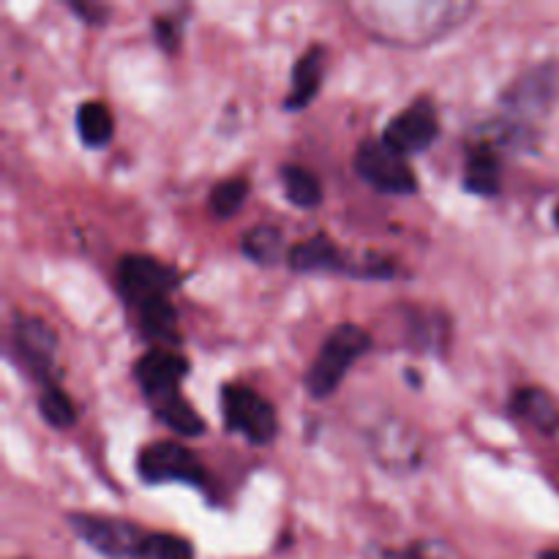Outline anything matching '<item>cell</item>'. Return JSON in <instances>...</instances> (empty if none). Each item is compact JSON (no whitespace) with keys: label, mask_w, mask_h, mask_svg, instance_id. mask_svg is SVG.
Returning a JSON list of instances; mask_svg holds the SVG:
<instances>
[{"label":"cell","mask_w":559,"mask_h":559,"mask_svg":"<svg viewBox=\"0 0 559 559\" xmlns=\"http://www.w3.org/2000/svg\"><path fill=\"white\" fill-rule=\"evenodd\" d=\"M371 333L358 322H338L322 342L320 353L304 374V388L314 402H325L342 388L349 369L371 353Z\"/></svg>","instance_id":"6da1fadb"},{"label":"cell","mask_w":559,"mask_h":559,"mask_svg":"<svg viewBox=\"0 0 559 559\" xmlns=\"http://www.w3.org/2000/svg\"><path fill=\"white\" fill-rule=\"evenodd\" d=\"M58 342V331L47 320L16 311L11 325V353L33 380L41 382V388L58 385L60 374L55 371Z\"/></svg>","instance_id":"ba28073f"},{"label":"cell","mask_w":559,"mask_h":559,"mask_svg":"<svg viewBox=\"0 0 559 559\" xmlns=\"http://www.w3.org/2000/svg\"><path fill=\"white\" fill-rule=\"evenodd\" d=\"M71 11H74L76 16H80L85 25H104V22L109 20V14H112V9H109L107 3H98V0H69Z\"/></svg>","instance_id":"d4e9b609"},{"label":"cell","mask_w":559,"mask_h":559,"mask_svg":"<svg viewBox=\"0 0 559 559\" xmlns=\"http://www.w3.org/2000/svg\"><path fill=\"white\" fill-rule=\"evenodd\" d=\"M559 96V66L538 63L522 71L500 93V115L535 136V126L551 112Z\"/></svg>","instance_id":"7a4b0ae2"},{"label":"cell","mask_w":559,"mask_h":559,"mask_svg":"<svg viewBox=\"0 0 559 559\" xmlns=\"http://www.w3.org/2000/svg\"><path fill=\"white\" fill-rule=\"evenodd\" d=\"M322 80H325V47L311 44L298 55L289 74V93L282 98L284 112H304L320 96Z\"/></svg>","instance_id":"7c38bea8"},{"label":"cell","mask_w":559,"mask_h":559,"mask_svg":"<svg viewBox=\"0 0 559 559\" xmlns=\"http://www.w3.org/2000/svg\"><path fill=\"white\" fill-rule=\"evenodd\" d=\"M462 183L469 194L475 197H497L502 189V164L500 153L491 142L475 136L473 145L467 147L464 156V175Z\"/></svg>","instance_id":"5bb4252c"},{"label":"cell","mask_w":559,"mask_h":559,"mask_svg":"<svg viewBox=\"0 0 559 559\" xmlns=\"http://www.w3.org/2000/svg\"><path fill=\"white\" fill-rule=\"evenodd\" d=\"M437 136H440V115L429 96L415 98L402 112L393 115L382 129V140L407 158L429 151Z\"/></svg>","instance_id":"30bf717a"},{"label":"cell","mask_w":559,"mask_h":559,"mask_svg":"<svg viewBox=\"0 0 559 559\" xmlns=\"http://www.w3.org/2000/svg\"><path fill=\"white\" fill-rule=\"evenodd\" d=\"M74 123H76V134H80L82 145L85 147L98 151V147H104L112 142L115 115H112V109H109L104 102H98V98L82 102L80 107H76Z\"/></svg>","instance_id":"ac0fdd59"},{"label":"cell","mask_w":559,"mask_h":559,"mask_svg":"<svg viewBox=\"0 0 559 559\" xmlns=\"http://www.w3.org/2000/svg\"><path fill=\"white\" fill-rule=\"evenodd\" d=\"M218 404L227 431L243 437L249 445L265 448L278 437V413L262 393L243 382H224L218 388Z\"/></svg>","instance_id":"3957f363"},{"label":"cell","mask_w":559,"mask_h":559,"mask_svg":"<svg viewBox=\"0 0 559 559\" xmlns=\"http://www.w3.org/2000/svg\"><path fill=\"white\" fill-rule=\"evenodd\" d=\"M131 311H134L136 333H140L151 347L178 349L180 344H183V336H180L178 328V311H175L169 298L151 300V304H142Z\"/></svg>","instance_id":"9a60e30c"},{"label":"cell","mask_w":559,"mask_h":559,"mask_svg":"<svg viewBox=\"0 0 559 559\" xmlns=\"http://www.w3.org/2000/svg\"><path fill=\"white\" fill-rule=\"evenodd\" d=\"M153 415H156L158 424L167 426L169 431L180 437H202L205 435L207 424L194 407H191L189 399L183 393H173V396L162 399V402L151 404Z\"/></svg>","instance_id":"d6986e66"},{"label":"cell","mask_w":559,"mask_h":559,"mask_svg":"<svg viewBox=\"0 0 559 559\" xmlns=\"http://www.w3.org/2000/svg\"><path fill=\"white\" fill-rule=\"evenodd\" d=\"M508 409H511V415H516L519 420L533 426L538 435L555 437L559 431V404L546 388H538V385L519 388V391L511 396Z\"/></svg>","instance_id":"2e32d148"},{"label":"cell","mask_w":559,"mask_h":559,"mask_svg":"<svg viewBox=\"0 0 559 559\" xmlns=\"http://www.w3.org/2000/svg\"><path fill=\"white\" fill-rule=\"evenodd\" d=\"M183 31H186V20L180 14H175V11H169V14H156L151 20V33L153 38H156L158 47L164 49V52H178L180 49V41H183Z\"/></svg>","instance_id":"cb8c5ba5"},{"label":"cell","mask_w":559,"mask_h":559,"mask_svg":"<svg viewBox=\"0 0 559 559\" xmlns=\"http://www.w3.org/2000/svg\"><path fill=\"white\" fill-rule=\"evenodd\" d=\"M183 282V273L151 254H123L115 267V287L129 309L169 298Z\"/></svg>","instance_id":"5b68a950"},{"label":"cell","mask_w":559,"mask_h":559,"mask_svg":"<svg viewBox=\"0 0 559 559\" xmlns=\"http://www.w3.org/2000/svg\"><path fill=\"white\" fill-rule=\"evenodd\" d=\"M36 404H38V415H41L44 424L52 426V429H58V431L71 429V426L76 424V418H80V413H76V404L71 402V396L60 385L41 388Z\"/></svg>","instance_id":"7402d4cb"},{"label":"cell","mask_w":559,"mask_h":559,"mask_svg":"<svg viewBox=\"0 0 559 559\" xmlns=\"http://www.w3.org/2000/svg\"><path fill=\"white\" fill-rule=\"evenodd\" d=\"M278 175H282L287 200L295 207L311 211V207H320L325 202V189H322L320 178L309 167H304V164H284Z\"/></svg>","instance_id":"ffe728a7"},{"label":"cell","mask_w":559,"mask_h":559,"mask_svg":"<svg viewBox=\"0 0 559 559\" xmlns=\"http://www.w3.org/2000/svg\"><path fill=\"white\" fill-rule=\"evenodd\" d=\"M136 475L147 486L183 484L197 489V486L207 484V473L202 467L200 456L178 440H156L140 448V453H136Z\"/></svg>","instance_id":"8992f818"},{"label":"cell","mask_w":559,"mask_h":559,"mask_svg":"<svg viewBox=\"0 0 559 559\" xmlns=\"http://www.w3.org/2000/svg\"><path fill=\"white\" fill-rule=\"evenodd\" d=\"M538 559H559V549H549V551H540Z\"/></svg>","instance_id":"4316f807"},{"label":"cell","mask_w":559,"mask_h":559,"mask_svg":"<svg viewBox=\"0 0 559 559\" xmlns=\"http://www.w3.org/2000/svg\"><path fill=\"white\" fill-rule=\"evenodd\" d=\"M385 559H440V549L435 544H413L404 551H388Z\"/></svg>","instance_id":"484cf974"},{"label":"cell","mask_w":559,"mask_h":559,"mask_svg":"<svg viewBox=\"0 0 559 559\" xmlns=\"http://www.w3.org/2000/svg\"><path fill=\"white\" fill-rule=\"evenodd\" d=\"M353 167L358 178L380 194L407 197L418 191V178H415V169L409 167L407 156L393 151L382 136L380 140L369 136V140L360 142Z\"/></svg>","instance_id":"52a82bcc"},{"label":"cell","mask_w":559,"mask_h":559,"mask_svg":"<svg viewBox=\"0 0 559 559\" xmlns=\"http://www.w3.org/2000/svg\"><path fill=\"white\" fill-rule=\"evenodd\" d=\"M189 374L191 364L180 349L151 347L131 366V377L140 385L147 404L162 402V399L173 396V393H180V385H183V380Z\"/></svg>","instance_id":"8fae6325"},{"label":"cell","mask_w":559,"mask_h":559,"mask_svg":"<svg viewBox=\"0 0 559 559\" xmlns=\"http://www.w3.org/2000/svg\"><path fill=\"white\" fill-rule=\"evenodd\" d=\"M136 559H194V546L173 533H147Z\"/></svg>","instance_id":"603a6c76"},{"label":"cell","mask_w":559,"mask_h":559,"mask_svg":"<svg viewBox=\"0 0 559 559\" xmlns=\"http://www.w3.org/2000/svg\"><path fill=\"white\" fill-rule=\"evenodd\" d=\"M287 265L295 273H342L355 278H391L396 271L391 260H377V257L353 260L328 235H314L289 246Z\"/></svg>","instance_id":"277c9868"},{"label":"cell","mask_w":559,"mask_h":559,"mask_svg":"<svg viewBox=\"0 0 559 559\" xmlns=\"http://www.w3.org/2000/svg\"><path fill=\"white\" fill-rule=\"evenodd\" d=\"M240 251L254 265L276 267L287 262L289 246L284 243V233L276 224H254V227L240 235Z\"/></svg>","instance_id":"e0dca14e"},{"label":"cell","mask_w":559,"mask_h":559,"mask_svg":"<svg viewBox=\"0 0 559 559\" xmlns=\"http://www.w3.org/2000/svg\"><path fill=\"white\" fill-rule=\"evenodd\" d=\"M551 218H555V227L559 229V202H557V207H555V216H551Z\"/></svg>","instance_id":"83f0119b"},{"label":"cell","mask_w":559,"mask_h":559,"mask_svg":"<svg viewBox=\"0 0 559 559\" xmlns=\"http://www.w3.org/2000/svg\"><path fill=\"white\" fill-rule=\"evenodd\" d=\"M404 328H407V344L413 353L445 355L451 347L453 325L451 317L442 309H404Z\"/></svg>","instance_id":"4fadbf2b"},{"label":"cell","mask_w":559,"mask_h":559,"mask_svg":"<svg viewBox=\"0 0 559 559\" xmlns=\"http://www.w3.org/2000/svg\"><path fill=\"white\" fill-rule=\"evenodd\" d=\"M66 524H69L71 533L80 540H85L91 549H96L98 555L112 559H136V551H140L142 540H145L147 535V530L129 522V519L98 516V513L85 511L66 513Z\"/></svg>","instance_id":"9c48e42d"},{"label":"cell","mask_w":559,"mask_h":559,"mask_svg":"<svg viewBox=\"0 0 559 559\" xmlns=\"http://www.w3.org/2000/svg\"><path fill=\"white\" fill-rule=\"evenodd\" d=\"M249 191H251V183L246 175H233V178L218 180V183L211 189V194H207V207H211L213 218H218V222H229L233 216H238L240 207H243L246 200H249Z\"/></svg>","instance_id":"44dd1931"}]
</instances>
